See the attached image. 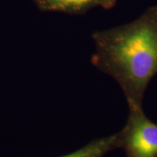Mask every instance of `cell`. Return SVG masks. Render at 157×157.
<instances>
[{"mask_svg":"<svg viewBox=\"0 0 157 157\" xmlns=\"http://www.w3.org/2000/svg\"><path fill=\"white\" fill-rule=\"evenodd\" d=\"M92 63L114 78L129 109H143L149 82L157 74V5L126 24L93 33Z\"/></svg>","mask_w":157,"mask_h":157,"instance_id":"obj_1","label":"cell"},{"mask_svg":"<svg viewBox=\"0 0 157 157\" xmlns=\"http://www.w3.org/2000/svg\"><path fill=\"white\" fill-rule=\"evenodd\" d=\"M126 125L119 134V148L126 157H157V124L143 109H129Z\"/></svg>","mask_w":157,"mask_h":157,"instance_id":"obj_2","label":"cell"},{"mask_svg":"<svg viewBox=\"0 0 157 157\" xmlns=\"http://www.w3.org/2000/svg\"><path fill=\"white\" fill-rule=\"evenodd\" d=\"M41 9L69 14H81L95 7L109 10L113 7L117 0H36Z\"/></svg>","mask_w":157,"mask_h":157,"instance_id":"obj_3","label":"cell"},{"mask_svg":"<svg viewBox=\"0 0 157 157\" xmlns=\"http://www.w3.org/2000/svg\"><path fill=\"white\" fill-rule=\"evenodd\" d=\"M119 148V134L92 140L71 154L61 157H103L108 153Z\"/></svg>","mask_w":157,"mask_h":157,"instance_id":"obj_4","label":"cell"}]
</instances>
